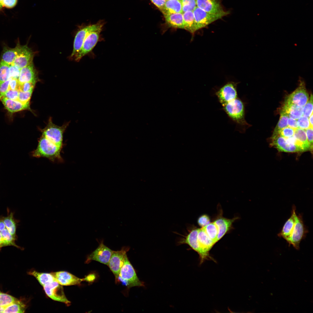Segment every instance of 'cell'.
Listing matches in <instances>:
<instances>
[{
    "mask_svg": "<svg viewBox=\"0 0 313 313\" xmlns=\"http://www.w3.org/2000/svg\"></svg>",
    "mask_w": 313,
    "mask_h": 313,
    "instance_id": "6125c7cd",
    "label": "cell"
},
{
    "mask_svg": "<svg viewBox=\"0 0 313 313\" xmlns=\"http://www.w3.org/2000/svg\"><path fill=\"white\" fill-rule=\"evenodd\" d=\"M184 29L193 35L197 31L193 11H188L183 13Z\"/></svg>",
    "mask_w": 313,
    "mask_h": 313,
    "instance_id": "f1b7e54d",
    "label": "cell"
},
{
    "mask_svg": "<svg viewBox=\"0 0 313 313\" xmlns=\"http://www.w3.org/2000/svg\"><path fill=\"white\" fill-rule=\"evenodd\" d=\"M160 11L164 16L175 13H182L181 1L179 0H166Z\"/></svg>",
    "mask_w": 313,
    "mask_h": 313,
    "instance_id": "4316f807",
    "label": "cell"
},
{
    "mask_svg": "<svg viewBox=\"0 0 313 313\" xmlns=\"http://www.w3.org/2000/svg\"><path fill=\"white\" fill-rule=\"evenodd\" d=\"M289 117L297 119L303 115V107L284 102L281 109Z\"/></svg>",
    "mask_w": 313,
    "mask_h": 313,
    "instance_id": "484cf974",
    "label": "cell"
},
{
    "mask_svg": "<svg viewBox=\"0 0 313 313\" xmlns=\"http://www.w3.org/2000/svg\"><path fill=\"white\" fill-rule=\"evenodd\" d=\"M271 145L279 151L286 152H302L298 146L289 144L284 138L279 135L271 137Z\"/></svg>",
    "mask_w": 313,
    "mask_h": 313,
    "instance_id": "d6986e66",
    "label": "cell"
},
{
    "mask_svg": "<svg viewBox=\"0 0 313 313\" xmlns=\"http://www.w3.org/2000/svg\"><path fill=\"white\" fill-rule=\"evenodd\" d=\"M19 92V90H17L8 89L2 97H5L12 100H18Z\"/></svg>",
    "mask_w": 313,
    "mask_h": 313,
    "instance_id": "ee69618b",
    "label": "cell"
},
{
    "mask_svg": "<svg viewBox=\"0 0 313 313\" xmlns=\"http://www.w3.org/2000/svg\"><path fill=\"white\" fill-rule=\"evenodd\" d=\"M196 30L205 27L209 24L225 16L207 12L197 6L193 11Z\"/></svg>",
    "mask_w": 313,
    "mask_h": 313,
    "instance_id": "ba28073f",
    "label": "cell"
},
{
    "mask_svg": "<svg viewBox=\"0 0 313 313\" xmlns=\"http://www.w3.org/2000/svg\"><path fill=\"white\" fill-rule=\"evenodd\" d=\"M280 111V119L274 129L271 137L278 135L281 130L288 126L287 121L289 117L288 115L283 110H281Z\"/></svg>",
    "mask_w": 313,
    "mask_h": 313,
    "instance_id": "1f68e13d",
    "label": "cell"
},
{
    "mask_svg": "<svg viewBox=\"0 0 313 313\" xmlns=\"http://www.w3.org/2000/svg\"><path fill=\"white\" fill-rule=\"evenodd\" d=\"M104 23L100 21L97 23L84 26L81 27L77 32L74 39L72 52L70 56L74 57L81 48L83 43L88 34L92 31L100 27H103Z\"/></svg>",
    "mask_w": 313,
    "mask_h": 313,
    "instance_id": "8992f818",
    "label": "cell"
},
{
    "mask_svg": "<svg viewBox=\"0 0 313 313\" xmlns=\"http://www.w3.org/2000/svg\"><path fill=\"white\" fill-rule=\"evenodd\" d=\"M3 247V239L1 232H0V250L1 248Z\"/></svg>",
    "mask_w": 313,
    "mask_h": 313,
    "instance_id": "6f0895ef",
    "label": "cell"
},
{
    "mask_svg": "<svg viewBox=\"0 0 313 313\" xmlns=\"http://www.w3.org/2000/svg\"><path fill=\"white\" fill-rule=\"evenodd\" d=\"M26 307L23 301L18 299L5 307L3 313H23Z\"/></svg>",
    "mask_w": 313,
    "mask_h": 313,
    "instance_id": "d6a6232c",
    "label": "cell"
},
{
    "mask_svg": "<svg viewBox=\"0 0 313 313\" xmlns=\"http://www.w3.org/2000/svg\"><path fill=\"white\" fill-rule=\"evenodd\" d=\"M12 78H10L7 80L0 84V99L3 97L8 90L9 84Z\"/></svg>",
    "mask_w": 313,
    "mask_h": 313,
    "instance_id": "f6af8a7d",
    "label": "cell"
},
{
    "mask_svg": "<svg viewBox=\"0 0 313 313\" xmlns=\"http://www.w3.org/2000/svg\"><path fill=\"white\" fill-rule=\"evenodd\" d=\"M198 228H193L190 230L184 238L181 239L179 243L188 244L191 248L196 252L199 255L200 264L206 260L203 253L200 247L197 240Z\"/></svg>",
    "mask_w": 313,
    "mask_h": 313,
    "instance_id": "2e32d148",
    "label": "cell"
},
{
    "mask_svg": "<svg viewBox=\"0 0 313 313\" xmlns=\"http://www.w3.org/2000/svg\"><path fill=\"white\" fill-rule=\"evenodd\" d=\"M159 9L161 10L163 8L166 0H150Z\"/></svg>",
    "mask_w": 313,
    "mask_h": 313,
    "instance_id": "f5cc1de1",
    "label": "cell"
},
{
    "mask_svg": "<svg viewBox=\"0 0 313 313\" xmlns=\"http://www.w3.org/2000/svg\"><path fill=\"white\" fill-rule=\"evenodd\" d=\"M103 28L100 27L95 29L88 34L80 50L74 57L75 60L79 61L92 51L99 40L100 33Z\"/></svg>",
    "mask_w": 313,
    "mask_h": 313,
    "instance_id": "5b68a950",
    "label": "cell"
},
{
    "mask_svg": "<svg viewBox=\"0 0 313 313\" xmlns=\"http://www.w3.org/2000/svg\"><path fill=\"white\" fill-rule=\"evenodd\" d=\"M36 83L27 82L20 84L19 90L24 92L33 91Z\"/></svg>",
    "mask_w": 313,
    "mask_h": 313,
    "instance_id": "7bdbcfd3",
    "label": "cell"
},
{
    "mask_svg": "<svg viewBox=\"0 0 313 313\" xmlns=\"http://www.w3.org/2000/svg\"><path fill=\"white\" fill-rule=\"evenodd\" d=\"M10 65L2 61H0V84L10 78Z\"/></svg>",
    "mask_w": 313,
    "mask_h": 313,
    "instance_id": "d590c367",
    "label": "cell"
},
{
    "mask_svg": "<svg viewBox=\"0 0 313 313\" xmlns=\"http://www.w3.org/2000/svg\"><path fill=\"white\" fill-rule=\"evenodd\" d=\"M294 137L296 140V145L302 152L311 151L305 130L300 128L295 129Z\"/></svg>",
    "mask_w": 313,
    "mask_h": 313,
    "instance_id": "cb8c5ba5",
    "label": "cell"
},
{
    "mask_svg": "<svg viewBox=\"0 0 313 313\" xmlns=\"http://www.w3.org/2000/svg\"><path fill=\"white\" fill-rule=\"evenodd\" d=\"M18 80L19 84L27 82H37V72L32 62L20 69Z\"/></svg>",
    "mask_w": 313,
    "mask_h": 313,
    "instance_id": "ffe728a7",
    "label": "cell"
},
{
    "mask_svg": "<svg viewBox=\"0 0 313 313\" xmlns=\"http://www.w3.org/2000/svg\"><path fill=\"white\" fill-rule=\"evenodd\" d=\"M61 149L42 135L37 148L32 152V155L35 157H45L53 161L60 159Z\"/></svg>",
    "mask_w": 313,
    "mask_h": 313,
    "instance_id": "7a4b0ae2",
    "label": "cell"
},
{
    "mask_svg": "<svg viewBox=\"0 0 313 313\" xmlns=\"http://www.w3.org/2000/svg\"><path fill=\"white\" fill-rule=\"evenodd\" d=\"M223 107V110L236 124L238 130L241 132L248 125L245 118V108L243 103L238 97L228 103Z\"/></svg>",
    "mask_w": 313,
    "mask_h": 313,
    "instance_id": "6da1fadb",
    "label": "cell"
},
{
    "mask_svg": "<svg viewBox=\"0 0 313 313\" xmlns=\"http://www.w3.org/2000/svg\"><path fill=\"white\" fill-rule=\"evenodd\" d=\"M238 218L228 219L219 216L214 221L218 230L217 241L221 239L231 229L233 223Z\"/></svg>",
    "mask_w": 313,
    "mask_h": 313,
    "instance_id": "7402d4cb",
    "label": "cell"
},
{
    "mask_svg": "<svg viewBox=\"0 0 313 313\" xmlns=\"http://www.w3.org/2000/svg\"><path fill=\"white\" fill-rule=\"evenodd\" d=\"M198 223L202 228L204 227L210 223L209 216L206 214H203L200 216L198 219Z\"/></svg>",
    "mask_w": 313,
    "mask_h": 313,
    "instance_id": "bcb514c9",
    "label": "cell"
},
{
    "mask_svg": "<svg viewBox=\"0 0 313 313\" xmlns=\"http://www.w3.org/2000/svg\"><path fill=\"white\" fill-rule=\"evenodd\" d=\"M203 228L208 236L215 244L218 241V230L214 222L210 223Z\"/></svg>",
    "mask_w": 313,
    "mask_h": 313,
    "instance_id": "836d02e7",
    "label": "cell"
},
{
    "mask_svg": "<svg viewBox=\"0 0 313 313\" xmlns=\"http://www.w3.org/2000/svg\"><path fill=\"white\" fill-rule=\"evenodd\" d=\"M20 45L18 43L14 48L4 47L1 55V60L9 65L12 63L17 55Z\"/></svg>",
    "mask_w": 313,
    "mask_h": 313,
    "instance_id": "83f0119b",
    "label": "cell"
},
{
    "mask_svg": "<svg viewBox=\"0 0 313 313\" xmlns=\"http://www.w3.org/2000/svg\"><path fill=\"white\" fill-rule=\"evenodd\" d=\"M18 0H4L3 6L8 8H11L16 5Z\"/></svg>",
    "mask_w": 313,
    "mask_h": 313,
    "instance_id": "f907efd6",
    "label": "cell"
},
{
    "mask_svg": "<svg viewBox=\"0 0 313 313\" xmlns=\"http://www.w3.org/2000/svg\"><path fill=\"white\" fill-rule=\"evenodd\" d=\"M297 123L299 128L305 130L311 127L309 118L303 115L297 119Z\"/></svg>",
    "mask_w": 313,
    "mask_h": 313,
    "instance_id": "60d3db41",
    "label": "cell"
},
{
    "mask_svg": "<svg viewBox=\"0 0 313 313\" xmlns=\"http://www.w3.org/2000/svg\"><path fill=\"white\" fill-rule=\"evenodd\" d=\"M237 84L236 83L234 82H228L216 92L218 100L222 106L238 97Z\"/></svg>",
    "mask_w": 313,
    "mask_h": 313,
    "instance_id": "9c48e42d",
    "label": "cell"
},
{
    "mask_svg": "<svg viewBox=\"0 0 313 313\" xmlns=\"http://www.w3.org/2000/svg\"><path fill=\"white\" fill-rule=\"evenodd\" d=\"M28 273V274L34 276L43 286L47 283L55 281L51 273L40 272L34 270H32Z\"/></svg>",
    "mask_w": 313,
    "mask_h": 313,
    "instance_id": "f546056e",
    "label": "cell"
},
{
    "mask_svg": "<svg viewBox=\"0 0 313 313\" xmlns=\"http://www.w3.org/2000/svg\"><path fill=\"white\" fill-rule=\"evenodd\" d=\"M309 120L311 127H313V114L309 117Z\"/></svg>",
    "mask_w": 313,
    "mask_h": 313,
    "instance_id": "9f6ffc18",
    "label": "cell"
},
{
    "mask_svg": "<svg viewBox=\"0 0 313 313\" xmlns=\"http://www.w3.org/2000/svg\"><path fill=\"white\" fill-rule=\"evenodd\" d=\"M97 278V276L96 273H91L86 276L83 279L84 281H85L89 283H93L95 281Z\"/></svg>",
    "mask_w": 313,
    "mask_h": 313,
    "instance_id": "816d5d0a",
    "label": "cell"
},
{
    "mask_svg": "<svg viewBox=\"0 0 313 313\" xmlns=\"http://www.w3.org/2000/svg\"><path fill=\"white\" fill-rule=\"evenodd\" d=\"M305 130L311 151H312L313 148V127H310Z\"/></svg>",
    "mask_w": 313,
    "mask_h": 313,
    "instance_id": "c3c4849f",
    "label": "cell"
},
{
    "mask_svg": "<svg viewBox=\"0 0 313 313\" xmlns=\"http://www.w3.org/2000/svg\"><path fill=\"white\" fill-rule=\"evenodd\" d=\"M113 251L105 245L102 241L97 249L88 256L86 263L95 261L108 265Z\"/></svg>",
    "mask_w": 313,
    "mask_h": 313,
    "instance_id": "8fae6325",
    "label": "cell"
},
{
    "mask_svg": "<svg viewBox=\"0 0 313 313\" xmlns=\"http://www.w3.org/2000/svg\"><path fill=\"white\" fill-rule=\"evenodd\" d=\"M299 81L298 87L286 97L285 101L303 107L309 99V94L304 81L301 78L299 79Z\"/></svg>",
    "mask_w": 313,
    "mask_h": 313,
    "instance_id": "30bf717a",
    "label": "cell"
},
{
    "mask_svg": "<svg viewBox=\"0 0 313 313\" xmlns=\"http://www.w3.org/2000/svg\"><path fill=\"white\" fill-rule=\"evenodd\" d=\"M0 100L5 108L10 113H15L25 110H31L30 102L24 103L18 100H11L5 97H2Z\"/></svg>",
    "mask_w": 313,
    "mask_h": 313,
    "instance_id": "44dd1931",
    "label": "cell"
},
{
    "mask_svg": "<svg viewBox=\"0 0 313 313\" xmlns=\"http://www.w3.org/2000/svg\"><path fill=\"white\" fill-rule=\"evenodd\" d=\"M4 0H0V12L2 10L3 6Z\"/></svg>",
    "mask_w": 313,
    "mask_h": 313,
    "instance_id": "680465c9",
    "label": "cell"
},
{
    "mask_svg": "<svg viewBox=\"0 0 313 313\" xmlns=\"http://www.w3.org/2000/svg\"><path fill=\"white\" fill-rule=\"evenodd\" d=\"M180 0V1H181V0Z\"/></svg>",
    "mask_w": 313,
    "mask_h": 313,
    "instance_id": "94428289",
    "label": "cell"
},
{
    "mask_svg": "<svg viewBox=\"0 0 313 313\" xmlns=\"http://www.w3.org/2000/svg\"><path fill=\"white\" fill-rule=\"evenodd\" d=\"M295 130V129L287 126L281 130L278 135L285 139H287L293 136Z\"/></svg>",
    "mask_w": 313,
    "mask_h": 313,
    "instance_id": "b9f144b4",
    "label": "cell"
},
{
    "mask_svg": "<svg viewBox=\"0 0 313 313\" xmlns=\"http://www.w3.org/2000/svg\"><path fill=\"white\" fill-rule=\"evenodd\" d=\"M10 77L18 79L19 76L20 69L16 67L12 64L10 65Z\"/></svg>",
    "mask_w": 313,
    "mask_h": 313,
    "instance_id": "7dc6e473",
    "label": "cell"
},
{
    "mask_svg": "<svg viewBox=\"0 0 313 313\" xmlns=\"http://www.w3.org/2000/svg\"><path fill=\"white\" fill-rule=\"evenodd\" d=\"M5 308L0 306V313H3Z\"/></svg>",
    "mask_w": 313,
    "mask_h": 313,
    "instance_id": "91938a15",
    "label": "cell"
},
{
    "mask_svg": "<svg viewBox=\"0 0 313 313\" xmlns=\"http://www.w3.org/2000/svg\"><path fill=\"white\" fill-rule=\"evenodd\" d=\"M18 299L6 293L0 292V306L4 308Z\"/></svg>",
    "mask_w": 313,
    "mask_h": 313,
    "instance_id": "8d00e7d4",
    "label": "cell"
},
{
    "mask_svg": "<svg viewBox=\"0 0 313 313\" xmlns=\"http://www.w3.org/2000/svg\"><path fill=\"white\" fill-rule=\"evenodd\" d=\"M182 13L188 11H193L196 7V0H181Z\"/></svg>",
    "mask_w": 313,
    "mask_h": 313,
    "instance_id": "74e56055",
    "label": "cell"
},
{
    "mask_svg": "<svg viewBox=\"0 0 313 313\" xmlns=\"http://www.w3.org/2000/svg\"><path fill=\"white\" fill-rule=\"evenodd\" d=\"M296 215V208L294 205L292 207L291 216L285 222L281 232L278 234L279 237L283 238L288 243L289 241L294 228Z\"/></svg>",
    "mask_w": 313,
    "mask_h": 313,
    "instance_id": "603a6c76",
    "label": "cell"
},
{
    "mask_svg": "<svg viewBox=\"0 0 313 313\" xmlns=\"http://www.w3.org/2000/svg\"><path fill=\"white\" fill-rule=\"evenodd\" d=\"M1 219L3 222L6 228L16 239V224L14 219L13 213L11 212L8 216L2 218Z\"/></svg>",
    "mask_w": 313,
    "mask_h": 313,
    "instance_id": "4dcf8cb0",
    "label": "cell"
},
{
    "mask_svg": "<svg viewBox=\"0 0 313 313\" xmlns=\"http://www.w3.org/2000/svg\"><path fill=\"white\" fill-rule=\"evenodd\" d=\"M164 16L166 23L169 27L184 29L183 13H173Z\"/></svg>",
    "mask_w": 313,
    "mask_h": 313,
    "instance_id": "d4e9b609",
    "label": "cell"
},
{
    "mask_svg": "<svg viewBox=\"0 0 313 313\" xmlns=\"http://www.w3.org/2000/svg\"><path fill=\"white\" fill-rule=\"evenodd\" d=\"M67 124L61 126L53 123L51 118L49 120L46 126L42 130V135L57 146L62 148L63 133Z\"/></svg>",
    "mask_w": 313,
    "mask_h": 313,
    "instance_id": "277c9868",
    "label": "cell"
},
{
    "mask_svg": "<svg viewBox=\"0 0 313 313\" xmlns=\"http://www.w3.org/2000/svg\"><path fill=\"white\" fill-rule=\"evenodd\" d=\"M0 232L3 239V247L13 246L17 248H21L20 247L16 244L15 240L16 239L6 228Z\"/></svg>",
    "mask_w": 313,
    "mask_h": 313,
    "instance_id": "e575fe53",
    "label": "cell"
},
{
    "mask_svg": "<svg viewBox=\"0 0 313 313\" xmlns=\"http://www.w3.org/2000/svg\"><path fill=\"white\" fill-rule=\"evenodd\" d=\"M19 85L18 79L12 78L9 84L8 89L19 90Z\"/></svg>",
    "mask_w": 313,
    "mask_h": 313,
    "instance_id": "681fc988",
    "label": "cell"
},
{
    "mask_svg": "<svg viewBox=\"0 0 313 313\" xmlns=\"http://www.w3.org/2000/svg\"><path fill=\"white\" fill-rule=\"evenodd\" d=\"M196 6L208 13L225 16L230 12L224 10L220 0H196Z\"/></svg>",
    "mask_w": 313,
    "mask_h": 313,
    "instance_id": "9a60e30c",
    "label": "cell"
},
{
    "mask_svg": "<svg viewBox=\"0 0 313 313\" xmlns=\"http://www.w3.org/2000/svg\"><path fill=\"white\" fill-rule=\"evenodd\" d=\"M56 281L62 285H79L83 281L66 271H61L51 273Z\"/></svg>",
    "mask_w": 313,
    "mask_h": 313,
    "instance_id": "ac0fdd59",
    "label": "cell"
},
{
    "mask_svg": "<svg viewBox=\"0 0 313 313\" xmlns=\"http://www.w3.org/2000/svg\"><path fill=\"white\" fill-rule=\"evenodd\" d=\"M34 53L27 45H20L16 58L12 63L21 69L32 62Z\"/></svg>",
    "mask_w": 313,
    "mask_h": 313,
    "instance_id": "5bb4252c",
    "label": "cell"
},
{
    "mask_svg": "<svg viewBox=\"0 0 313 313\" xmlns=\"http://www.w3.org/2000/svg\"><path fill=\"white\" fill-rule=\"evenodd\" d=\"M47 295L52 299L69 305L70 302L66 298L62 285L56 281L47 283L43 286Z\"/></svg>",
    "mask_w": 313,
    "mask_h": 313,
    "instance_id": "7c38bea8",
    "label": "cell"
},
{
    "mask_svg": "<svg viewBox=\"0 0 313 313\" xmlns=\"http://www.w3.org/2000/svg\"><path fill=\"white\" fill-rule=\"evenodd\" d=\"M307 231L301 216L296 215L294 228L289 243L296 250L299 249V244L305 236Z\"/></svg>",
    "mask_w": 313,
    "mask_h": 313,
    "instance_id": "4fadbf2b",
    "label": "cell"
},
{
    "mask_svg": "<svg viewBox=\"0 0 313 313\" xmlns=\"http://www.w3.org/2000/svg\"><path fill=\"white\" fill-rule=\"evenodd\" d=\"M288 126L296 129L299 128L297 123V119L289 117L287 121Z\"/></svg>",
    "mask_w": 313,
    "mask_h": 313,
    "instance_id": "db71d44e",
    "label": "cell"
},
{
    "mask_svg": "<svg viewBox=\"0 0 313 313\" xmlns=\"http://www.w3.org/2000/svg\"><path fill=\"white\" fill-rule=\"evenodd\" d=\"M32 92L33 91L24 92L19 90L18 100L24 103L30 102Z\"/></svg>",
    "mask_w": 313,
    "mask_h": 313,
    "instance_id": "ab89813d",
    "label": "cell"
},
{
    "mask_svg": "<svg viewBox=\"0 0 313 313\" xmlns=\"http://www.w3.org/2000/svg\"><path fill=\"white\" fill-rule=\"evenodd\" d=\"M6 228L5 225L3 222L1 220H0V232L5 229Z\"/></svg>",
    "mask_w": 313,
    "mask_h": 313,
    "instance_id": "11a10c76",
    "label": "cell"
},
{
    "mask_svg": "<svg viewBox=\"0 0 313 313\" xmlns=\"http://www.w3.org/2000/svg\"><path fill=\"white\" fill-rule=\"evenodd\" d=\"M129 249V247L124 246L119 250L113 251L110 257L108 266L114 274L116 283L118 281L121 269Z\"/></svg>",
    "mask_w": 313,
    "mask_h": 313,
    "instance_id": "52a82bcc",
    "label": "cell"
},
{
    "mask_svg": "<svg viewBox=\"0 0 313 313\" xmlns=\"http://www.w3.org/2000/svg\"><path fill=\"white\" fill-rule=\"evenodd\" d=\"M197 240L206 260H215L209 254V251L215 243L208 236L203 228L198 229Z\"/></svg>",
    "mask_w": 313,
    "mask_h": 313,
    "instance_id": "e0dca14e",
    "label": "cell"
},
{
    "mask_svg": "<svg viewBox=\"0 0 313 313\" xmlns=\"http://www.w3.org/2000/svg\"><path fill=\"white\" fill-rule=\"evenodd\" d=\"M313 95L312 94L303 107V115L309 118L313 114Z\"/></svg>",
    "mask_w": 313,
    "mask_h": 313,
    "instance_id": "f35d334b",
    "label": "cell"
},
{
    "mask_svg": "<svg viewBox=\"0 0 313 313\" xmlns=\"http://www.w3.org/2000/svg\"><path fill=\"white\" fill-rule=\"evenodd\" d=\"M119 278L125 283L129 289L134 287L144 286L143 282L140 281L138 278L127 255L125 256L123 264L121 269L118 279Z\"/></svg>",
    "mask_w": 313,
    "mask_h": 313,
    "instance_id": "3957f363",
    "label": "cell"
}]
</instances>
